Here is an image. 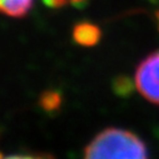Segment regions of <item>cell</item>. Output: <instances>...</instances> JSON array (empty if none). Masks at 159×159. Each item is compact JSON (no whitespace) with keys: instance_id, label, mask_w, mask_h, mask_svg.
Masks as SVG:
<instances>
[{"instance_id":"6da1fadb","label":"cell","mask_w":159,"mask_h":159,"mask_svg":"<svg viewBox=\"0 0 159 159\" xmlns=\"http://www.w3.org/2000/svg\"><path fill=\"white\" fill-rule=\"evenodd\" d=\"M84 159H149L145 143L134 133L108 128L87 145Z\"/></svg>"},{"instance_id":"7a4b0ae2","label":"cell","mask_w":159,"mask_h":159,"mask_svg":"<svg viewBox=\"0 0 159 159\" xmlns=\"http://www.w3.org/2000/svg\"><path fill=\"white\" fill-rule=\"evenodd\" d=\"M134 84L148 102L159 105V50L150 53L139 63Z\"/></svg>"},{"instance_id":"3957f363","label":"cell","mask_w":159,"mask_h":159,"mask_svg":"<svg viewBox=\"0 0 159 159\" xmlns=\"http://www.w3.org/2000/svg\"><path fill=\"white\" fill-rule=\"evenodd\" d=\"M71 36L74 42L82 47H94L100 42L102 38V30L98 25L89 23V21H82L74 25Z\"/></svg>"},{"instance_id":"277c9868","label":"cell","mask_w":159,"mask_h":159,"mask_svg":"<svg viewBox=\"0 0 159 159\" xmlns=\"http://www.w3.org/2000/svg\"><path fill=\"white\" fill-rule=\"evenodd\" d=\"M34 0H0V9L2 11L11 18H23L25 16Z\"/></svg>"},{"instance_id":"5b68a950","label":"cell","mask_w":159,"mask_h":159,"mask_svg":"<svg viewBox=\"0 0 159 159\" xmlns=\"http://www.w3.org/2000/svg\"><path fill=\"white\" fill-rule=\"evenodd\" d=\"M61 103H63V97L61 93L58 90H45L39 98V105L42 107L43 110L48 113L58 111L61 108Z\"/></svg>"},{"instance_id":"8992f818","label":"cell","mask_w":159,"mask_h":159,"mask_svg":"<svg viewBox=\"0 0 159 159\" xmlns=\"http://www.w3.org/2000/svg\"><path fill=\"white\" fill-rule=\"evenodd\" d=\"M113 89L119 97H128L133 90V83L130 80V78L120 75L114 80Z\"/></svg>"},{"instance_id":"52a82bcc","label":"cell","mask_w":159,"mask_h":159,"mask_svg":"<svg viewBox=\"0 0 159 159\" xmlns=\"http://www.w3.org/2000/svg\"><path fill=\"white\" fill-rule=\"evenodd\" d=\"M43 4L48 8H52V9H59L61 7H64L68 0H42Z\"/></svg>"},{"instance_id":"ba28073f","label":"cell","mask_w":159,"mask_h":159,"mask_svg":"<svg viewBox=\"0 0 159 159\" xmlns=\"http://www.w3.org/2000/svg\"><path fill=\"white\" fill-rule=\"evenodd\" d=\"M2 159H43V158L30 154H11V155H3Z\"/></svg>"},{"instance_id":"9c48e42d","label":"cell","mask_w":159,"mask_h":159,"mask_svg":"<svg viewBox=\"0 0 159 159\" xmlns=\"http://www.w3.org/2000/svg\"><path fill=\"white\" fill-rule=\"evenodd\" d=\"M70 4L75 8H84L88 5V3L90 2V0H69Z\"/></svg>"},{"instance_id":"30bf717a","label":"cell","mask_w":159,"mask_h":159,"mask_svg":"<svg viewBox=\"0 0 159 159\" xmlns=\"http://www.w3.org/2000/svg\"><path fill=\"white\" fill-rule=\"evenodd\" d=\"M149 2H150L152 4H157V5H159V0H149Z\"/></svg>"},{"instance_id":"8fae6325","label":"cell","mask_w":159,"mask_h":159,"mask_svg":"<svg viewBox=\"0 0 159 159\" xmlns=\"http://www.w3.org/2000/svg\"><path fill=\"white\" fill-rule=\"evenodd\" d=\"M155 16H157V20H158V26H159V11L155 13Z\"/></svg>"}]
</instances>
